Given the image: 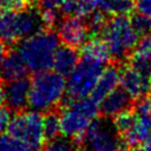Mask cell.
Segmentation results:
<instances>
[{"label": "cell", "instance_id": "4", "mask_svg": "<svg viewBox=\"0 0 151 151\" xmlns=\"http://www.w3.org/2000/svg\"><path fill=\"white\" fill-rule=\"evenodd\" d=\"M105 63L81 55L72 72L67 76L66 81V99L65 103L68 104L72 100L80 99L90 96L96 83L98 81L100 74L104 71Z\"/></svg>", "mask_w": 151, "mask_h": 151}, {"label": "cell", "instance_id": "1", "mask_svg": "<svg viewBox=\"0 0 151 151\" xmlns=\"http://www.w3.org/2000/svg\"><path fill=\"white\" fill-rule=\"evenodd\" d=\"M59 47V38L51 29H38L21 39L17 52L24 60L28 71L37 73L50 70L53 55Z\"/></svg>", "mask_w": 151, "mask_h": 151}, {"label": "cell", "instance_id": "19", "mask_svg": "<svg viewBox=\"0 0 151 151\" xmlns=\"http://www.w3.org/2000/svg\"><path fill=\"white\" fill-rule=\"evenodd\" d=\"M81 55H86V57L100 60L103 63H107L109 59L111 58L106 44L104 42V40H100V39L86 40L83 44Z\"/></svg>", "mask_w": 151, "mask_h": 151}, {"label": "cell", "instance_id": "28", "mask_svg": "<svg viewBox=\"0 0 151 151\" xmlns=\"http://www.w3.org/2000/svg\"><path fill=\"white\" fill-rule=\"evenodd\" d=\"M29 0H0V9L21 11L25 9Z\"/></svg>", "mask_w": 151, "mask_h": 151}, {"label": "cell", "instance_id": "29", "mask_svg": "<svg viewBox=\"0 0 151 151\" xmlns=\"http://www.w3.org/2000/svg\"><path fill=\"white\" fill-rule=\"evenodd\" d=\"M134 113L140 116H150L151 114V98L149 97H142L137 101L134 106Z\"/></svg>", "mask_w": 151, "mask_h": 151}, {"label": "cell", "instance_id": "10", "mask_svg": "<svg viewBox=\"0 0 151 151\" xmlns=\"http://www.w3.org/2000/svg\"><path fill=\"white\" fill-rule=\"evenodd\" d=\"M5 91V103L11 111H21L27 106L29 80L26 77L13 79L7 81L4 87Z\"/></svg>", "mask_w": 151, "mask_h": 151}, {"label": "cell", "instance_id": "27", "mask_svg": "<svg viewBox=\"0 0 151 151\" xmlns=\"http://www.w3.org/2000/svg\"><path fill=\"white\" fill-rule=\"evenodd\" d=\"M39 18L42 25H45L47 28L53 27L59 22V13L58 9H52V8H44L40 9Z\"/></svg>", "mask_w": 151, "mask_h": 151}, {"label": "cell", "instance_id": "13", "mask_svg": "<svg viewBox=\"0 0 151 151\" xmlns=\"http://www.w3.org/2000/svg\"><path fill=\"white\" fill-rule=\"evenodd\" d=\"M131 97L123 88H114L111 91L99 105V112L104 117H114L124 110H127L131 105Z\"/></svg>", "mask_w": 151, "mask_h": 151}, {"label": "cell", "instance_id": "15", "mask_svg": "<svg viewBox=\"0 0 151 151\" xmlns=\"http://www.w3.org/2000/svg\"><path fill=\"white\" fill-rule=\"evenodd\" d=\"M78 60H79L78 52L76 51L74 47H71L67 45L59 46L53 55L52 67L54 68L55 72L66 77L72 72Z\"/></svg>", "mask_w": 151, "mask_h": 151}, {"label": "cell", "instance_id": "12", "mask_svg": "<svg viewBox=\"0 0 151 151\" xmlns=\"http://www.w3.org/2000/svg\"><path fill=\"white\" fill-rule=\"evenodd\" d=\"M120 70L116 65H110L104 68L98 81L96 83L92 92L90 93L91 98L97 103H100L111 91H113L119 84Z\"/></svg>", "mask_w": 151, "mask_h": 151}, {"label": "cell", "instance_id": "5", "mask_svg": "<svg viewBox=\"0 0 151 151\" xmlns=\"http://www.w3.org/2000/svg\"><path fill=\"white\" fill-rule=\"evenodd\" d=\"M101 34L110 55L116 60L125 58L129 52L133 50L139 37L126 15H113L105 22Z\"/></svg>", "mask_w": 151, "mask_h": 151}, {"label": "cell", "instance_id": "35", "mask_svg": "<svg viewBox=\"0 0 151 151\" xmlns=\"http://www.w3.org/2000/svg\"><path fill=\"white\" fill-rule=\"evenodd\" d=\"M144 149H145V151H151V137H149L144 142Z\"/></svg>", "mask_w": 151, "mask_h": 151}, {"label": "cell", "instance_id": "36", "mask_svg": "<svg viewBox=\"0 0 151 151\" xmlns=\"http://www.w3.org/2000/svg\"><path fill=\"white\" fill-rule=\"evenodd\" d=\"M132 151H145V149L143 147V149H140V147H136V149H133Z\"/></svg>", "mask_w": 151, "mask_h": 151}, {"label": "cell", "instance_id": "11", "mask_svg": "<svg viewBox=\"0 0 151 151\" xmlns=\"http://www.w3.org/2000/svg\"><path fill=\"white\" fill-rule=\"evenodd\" d=\"M119 84L132 99L144 97L150 90V78L144 77L131 66H127L120 71Z\"/></svg>", "mask_w": 151, "mask_h": 151}, {"label": "cell", "instance_id": "7", "mask_svg": "<svg viewBox=\"0 0 151 151\" xmlns=\"http://www.w3.org/2000/svg\"><path fill=\"white\" fill-rule=\"evenodd\" d=\"M39 14L32 11L0 9V41L15 44L40 29Z\"/></svg>", "mask_w": 151, "mask_h": 151}, {"label": "cell", "instance_id": "26", "mask_svg": "<svg viewBox=\"0 0 151 151\" xmlns=\"http://www.w3.org/2000/svg\"><path fill=\"white\" fill-rule=\"evenodd\" d=\"M88 21H87V27H88V31L92 32V33H100L105 22H106V19H105V14L103 12H93L92 14H90L87 17Z\"/></svg>", "mask_w": 151, "mask_h": 151}, {"label": "cell", "instance_id": "25", "mask_svg": "<svg viewBox=\"0 0 151 151\" xmlns=\"http://www.w3.org/2000/svg\"><path fill=\"white\" fill-rule=\"evenodd\" d=\"M131 24L134 31L137 32V34L140 37L151 33V19L143 14L138 13L133 15V18L131 19Z\"/></svg>", "mask_w": 151, "mask_h": 151}, {"label": "cell", "instance_id": "39", "mask_svg": "<svg viewBox=\"0 0 151 151\" xmlns=\"http://www.w3.org/2000/svg\"><path fill=\"white\" fill-rule=\"evenodd\" d=\"M83 151H85V150H83Z\"/></svg>", "mask_w": 151, "mask_h": 151}, {"label": "cell", "instance_id": "22", "mask_svg": "<svg viewBox=\"0 0 151 151\" xmlns=\"http://www.w3.org/2000/svg\"><path fill=\"white\" fill-rule=\"evenodd\" d=\"M0 151H31L29 147L18 138L7 133H0Z\"/></svg>", "mask_w": 151, "mask_h": 151}, {"label": "cell", "instance_id": "37", "mask_svg": "<svg viewBox=\"0 0 151 151\" xmlns=\"http://www.w3.org/2000/svg\"><path fill=\"white\" fill-rule=\"evenodd\" d=\"M150 92H151V77H150V90H149Z\"/></svg>", "mask_w": 151, "mask_h": 151}, {"label": "cell", "instance_id": "21", "mask_svg": "<svg viewBox=\"0 0 151 151\" xmlns=\"http://www.w3.org/2000/svg\"><path fill=\"white\" fill-rule=\"evenodd\" d=\"M42 129L46 140H52L57 138L60 133V118L53 111H47L46 116L42 118Z\"/></svg>", "mask_w": 151, "mask_h": 151}, {"label": "cell", "instance_id": "20", "mask_svg": "<svg viewBox=\"0 0 151 151\" xmlns=\"http://www.w3.org/2000/svg\"><path fill=\"white\" fill-rule=\"evenodd\" d=\"M130 66L146 78L151 77V53L133 48L130 58Z\"/></svg>", "mask_w": 151, "mask_h": 151}, {"label": "cell", "instance_id": "32", "mask_svg": "<svg viewBox=\"0 0 151 151\" xmlns=\"http://www.w3.org/2000/svg\"><path fill=\"white\" fill-rule=\"evenodd\" d=\"M38 1H39L40 9H44V8L58 9V8L60 7V5H61L65 0H38Z\"/></svg>", "mask_w": 151, "mask_h": 151}, {"label": "cell", "instance_id": "33", "mask_svg": "<svg viewBox=\"0 0 151 151\" xmlns=\"http://www.w3.org/2000/svg\"><path fill=\"white\" fill-rule=\"evenodd\" d=\"M5 55H6V47H5V44L0 41V71H1V66H2V61L5 59Z\"/></svg>", "mask_w": 151, "mask_h": 151}, {"label": "cell", "instance_id": "34", "mask_svg": "<svg viewBox=\"0 0 151 151\" xmlns=\"http://www.w3.org/2000/svg\"><path fill=\"white\" fill-rule=\"evenodd\" d=\"M5 103V91H4V87L0 86V107H2Z\"/></svg>", "mask_w": 151, "mask_h": 151}, {"label": "cell", "instance_id": "31", "mask_svg": "<svg viewBox=\"0 0 151 151\" xmlns=\"http://www.w3.org/2000/svg\"><path fill=\"white\" fill-rule=\"evenodd\" d=\"M134 8L139 14L151 19V0H136Z\"/></svg>", "mask_w": 151, "mask_h": 151}, {"label": "cell", "instance_id": "16", "mask_svg": "<svg viewBox=\"0 0 151 151\" xmlns=\"http://www.w3.org/2000/svg\"><path fill=\"white\" fill-rule=\"evenodd\" d=\"M27 71L28 70H27L24 60L19 55V53L17 51H13V52L6 53L5 59L2 61L0 77L4 80L9 81V80H13V79L25 77Z\"/></svg>", "mask_w": 151, "mask_h": 151}, {"label": "cell", "instance_id": "30", "mask_svg": "<svg viewBox=\"0 0 151 151\" xmlns=\"http://www.w3.org/2000/svg\"><path fill=\"white\" fill-rule=\"evenodd\" d=\"M11 119H12L11 109H8V107H0V133L5 132L7 130Z\"/></svg>", "mask_w": 151, "mask_h": 151}, {"label": "cell", "instance_id": "6", "mask_svg": "<svg viewBox=\"0 0 151 151\" xmlns=\"http://www.w3.org/2000/svg\"><path fill=\"white\" fill-rule=\"evenodd\" d=\"M79 143L85 151H127L129 145L120 139L109 117L96 118L86 129Z\"/></svg>", "mask_w": 151, "mask_h": 151}, {"label": "cell", "instance_id": "23", "mask_svg": "<svg viewBox=\"0 0 151 151\" xmlns=\"http://www.w3.org/2000/svg\"><path fill=\"white\" fill-rule=\"evenodd\" d=\"M134 118H136V113L132 112V111H130V110L127 109V110L122 111V112L118 113L117 116H114L113 124H114L117 131H118L120 134H124L125 132H127V130H129V129L131 127V125L133 124Z\"/></svg>", "mask_w": 151, "mask_h": 151}, {"label": "cell", "instance_id": "24", "mask_svg": "<svg viewBox=\"0 0 151 151\" xmlns=\"http://www.w3.org/2000/svg\"><path fill=\"white\" fill-rule=\"evenodd\" d=\"M45 151H77L76 144L70 140V138H54L50 140L47 146L45 147Z\"/></svg>", "mask_w": 151, "mask_h": 151}, {"label": "cell", "instance_id": "38", "mask_svg": "<svg viewBox=\"0 0 151 151\" xmlns=\"http://www.w3.org/2000/svg\"><path fill=\"white\" fill-rule=\"evenodd\" d=\"M150 122H151V114H150Z\"/></svg>", "mask_w": 151, "mask_h": 151}, {"label": "cell", "instance_id": "8", "mask_svg": "<svg viewBox=\"0 0 151 151\" xmlns=\"http://www.w3.org/2000/svg\"><path fill=\"white\" fill-rule=\"evenodd\" d=\"M42 118L40 112L34 110L19 112L12 117L7 131L11 136L26 144L31 151H39L46 140L42 129Z\"/></svg>", "mask_w": 151, "mask_h": 151}, {"label": "cell", "instance_id": "3", "mask_svg": "<svg viewBox=\"0 0 151 151\" xmlns=\"http://www.w3.org/2000/svg\"><path fill=\"white\" fill-rule=\"evenodd\" d=\"M99 106L91 97H84L65 104L60 114V133L79 143L88 125L98 117Z\"/></svg>", "mask_w": 151, "mask_h": 151}, {"label": "cell", "instance_id": "17", "mask_svg": "<svg viewBox=\"0 0 151 151\" xmlns=\"http://www.w3.org/2000/svg\"><path fill=\"white\" fill-rule=\"evenodd\" d=\"M60 9L66 15L85 19L97 9V0H65Z\"/></svg>", "mask_w": 151, "mask_h": 151}, {"label": "cell", "instance_id": "2", "mask_svg": "<svg viewBox=\"0 0 151 151\" xmlns=\"http://www.w3.org/2000/svg\"><path fill=\"white\" fill-rule=\"evenodd\" d=\"M66 93L65 77L55 71L37 72L29 81L27 105L31 110L47 112L63 101Z\"/></svg>", "mask_w": 151, "mask_h": 151}, {"label": "cell", "instance_id": "9", "mask_svg": "<svg viewBox=\"0 0 151 151\" xmlns=\"http://www.w3.org/2000/svg\"><path fill=\"white\" fill-rule=\"evenodd\" d=\"M88 27L87 25L77 17L68 15L58 22L57 35L59 40L64 42V45L71 47H80L87 40L88 37Z\"/></svg>", "mask_w": 151, "mask_h": 151}, {"label": "cell", "instance_id": "14", "mask_svg": "<svg viewBox=\"0 0 151 151\" xmlns=\"http://www.w3.org/2000/svg\"><path fill=\"white\" fill-rule=\"evenodd\" d=\"M124 142L129 146H137L144 143L149 137H151V122L150 116L136 114L134 122L131 127L123 134Z\"/></svg>", "mask_w": 151, "mask_h": 151}, {"label": "cell", "instance_id": "18", "mask_svg": "<svg viewBox=\"0 0 151 151\" xmlns=\"http://www.w3.org/2000/svg\"><path fill=\"white\" fill-rule=\"evenodd\" d=\"M134 8L132 0H97V9L110 15H127Z\"/></svg>", "mask_w": 151, "mask_h": 151}]
</instances>
